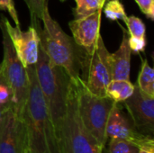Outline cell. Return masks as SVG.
Returning <instances> with one entry per match:
<instances>
[{
	"label": "cell",
	"mask_w": 154,
	"mask_h": 153,
	"mask_svg": "<svg viewBox=\"0 0 154 153\" xmlns=\"http://www.w3.org/2000/svg\"><path fill=\"white\" fill-rule=\"evenodd\" d=\"M26 72L28 93L23 120L26 133L27 153H62L38 83L35 65L27 67Z\"/></svg>",
	"instance_id": "6da1fadb"
},
{
	"label": "cell",
	"mask_w": 154,
	"mask_h": 153,
	"mask_svg": "<svg viewBox=\"0 0 154 153\" xmlns=\"http://www.w3.org/2000/svg\"><path fill=\"white\" fill-rule=\"evenodd\" d=\"M136 86L144 94L154 97V70L146 59L142 60Z\"/></svg>",
	"instance_id": "9a60e30c"
},
{
	"label": "cell",
	"mask_w": 154,
	"mask_h": 153,
	"mask_svg": "<svg viewBox=\"0 0 154 153\" xmlns=\"http://www.w3.org/2000/svg\"><path fill=\"white\" fill-rule=\"evenodd\" d=\"M31 15V25L37 29L41 24L39 20H42L45 6L48 5V0H24Z\"/></svg>",
	"instance_id": "ac0fdd59"
},
{
	"label": "cell",
	"mask_w": 154,
	"mask_h": 153,
	"mask_svg": "<svg viewBox=\"0 0 154 153\" xmlns=\"http://www.w3.org/2000/svg\"><path fill=\"white\" fill-rule=\"evenodd\" d=\"M106 133L107 138L120 139L129 142L138 148L154 145L153 138L139 133L133 123L125 115L119 103L113 106L106 123Z\"/></svg>",
	"instance_id": "8fae6325"
},
{
	"label": "cell",
	"mask_w": 154,
	"mask_h": 153,
	"mask_svg": "<svg viewBox=\"0 0 154 153\" xmlns=\"http://www.w3.org/2000/svg\"><path fill=\"white\" fill-rule=\"evenodd\" d=\"M0 153H27L23 120L17 116L13 105L5 108L0 119Z\"/></svg>",
	"instance_id": "ba28073f"
},
{
	"label": "cell",
	"mask_w": 154,
	"mask_h": 153,
	"mask_svg": "<svg viewBox=\"0 0 154 153\" xmlns=\"http://www.w3.org/2000/svg\"><path fill=\"white\" fill-rule=\"evenodd\" d=\"M109 56L101 35L91 53L84 51L80 78L85 87L97 96H106V88L112 80Z\"/></svg>",
	"instance_id": "52a82bcc"
},
{
	"label": "cell",
	"mask_w": 154,
	"mask_h": 153,
	"mask_svg": "<svg viewBox=\"0 0 154 153\" xmlns=\"http://www.w3.org/2000/svg\"><path fill=\"white\" fill-rule=\"evenodd\" d=\"M134 128L141 133L153 136L154 97L143 92L135 85L133 95L123 102Z\"/></svg>",
	"instance_id": "9c48e42d"
},
{
	"label": "cell",
	"mask_w": 154,
	"mask_h": 153,
	"mask_svg": "<svg viewBox=\"0 0 154 153\" xmlns=\"http://www.w3.org/2000/svg\"><path fill=\"white\" fill-rule=\"evenodd\" d=\"M35 70L40 88L46 102L55 133L60 142V128L67 110L68 95L71 79L62 68L50 61L40 45V42Z\"/></svg>",
	"instance_id": "3957f363"
},
{
	"label": "cell",
	"mask_w": 154,
	"mask_h": 153,
	"mask_svg": "<svg viewBox=\"0 0 154 153\" xmlns=\"http://www.w3.org/2000/svg\"><path fill=\"white\" fill-rule=\"evenodd\" d=\"M0 30L3 37V61L0 64L2 73L13 93V108L18 117L23 119L28 93V77L24 68L18 59L7 33L3 17H0Z\"/></svg>",
	"instance_id": "8992f818"
},
{
	"label": "cell",
	"mask_w": 154,
	"mask_h": 153,
	"mask_svg": "<svg viewBox=\"0 0 154 153\" xmlns=\"http://www.w3.org/2000/svg\"><path fill=\"white\" fill-rule=\"evenodd\" d=\"M128 44L132 52L139 54L141 51H144L146 48V39L145 37H128Z\"/></svg>",
	"instance_id": "7402d4cb"
},
{
	"label": "cell",
	"mask_w": 154,
	"mask_h": 153,
	"mask_svg": "<svg viewBox=\"0 0 154 153\" xmlns=\"http://www.w3.org/2000/svg\"><path fill=\"white\" fill-rule=\"evenodd\" d=\"M42 22V28L40 25L36 30L42 50L52 64L62 68L71 80L78 81L81 76L84 55L79 50L80 47L51 17L48 5L44 8Z\"/></svg>",
	"instance_id": "7a4b0ae2"
},
{
	"label": "cell",
	"mask_w": 154,
	"mask_h": 153,
	"mask_svg": "<svg viewBox=\"0 0 154 153\" xmlns=\"http://www.w3.org/2000/svg\"><path fill=\"white\" fill-rule=\"evenodd\" d=\"M138 153H154V145H148L139 148Z\"/></svg>",
	"instance_id": "d4e9b609"
},
{
	"label": "cell",
	"mask_w": 154,
	"mask_h": 153,
	"mask_svg": "<svg viewBox=\"0 0 154 153\" xmlns=\"http://www.w3.org/2000/svg\"><path fill=\"white\" fill-rule=\"evenodd\" d=\"M102 10H97L88 15L75 18L69 23L72 38L76 44L86 53H91L100 36Z\"/></svg>",
	"instance_id": "7c38bea8"
},
{
	"label": "cell",
	"mask_w": 154,
	"mask_h": 153,
	"mask_svg": "<svg viewBox=\"0 0 154 153\" xmlns=\"http://www.w3.org/2000/svg\"><path fill=\"white\" fill-rule=\"evenodd\" d=\"M78 94V108L85 128L104 147L107 141L106 128L110 111L115 105L108 96L92 94L83 84L81 78L74 81Z\"/></svg>",
	"instance_id": "5b68a950"
},
{
	"label": "cell",
	"mask_w": 154,
	"mask_h": 153,
	"mask_svg": "<svg viewBox=\"0 0 154 153\" xmlns=\"http://www.w3.org/2000/svg\"><path fill=\"white\" fill-rule=\"evenodd\" d=\"M125 23L127 26L128 33L130 36L145 37L146 27H145L143 21L141 18L136 17L134 15H130V16H127Z\"/></svg>",
	"instance_id": "ffe728a7"
},
{
	"label": "cell",
	"mask_w": 154,
	"mask_h": 153,
	"mask_svg": "<svg viewBox=\"0 0 154 153\" xmlns=\"http://www.w3.org/2000/svg\"><path fill=\"white\" fill-rule=\"evenodd\" d=\"M65 1V0H60ZM76 7L74 9L75 18L83 17L95 13L97 10H102L105 3L102 0H75Z\"/></svg>",
	"instance_id": "2e32d148"
},
{
	"label": "cell",
	"mask_w": 154,
	"mask_h": 153,
	"mask_svg": "<svg viewBox=\"0 0 154 153\" xmlns=\"http://www.w3.org/2000/svg\"><path fill=\"white\" fill-rule=\"evenodd\" d=\"M11 106V105H10ZM8 107V106H7ZM7 107H2V106H0V119H1V116H2V115H3V113H4V111L5 110V108H7Z\"/></svg>",
	"instance_id": "484cf974"
},
{
	"label": "cell",
	"mask_w": 154,
	"mask_h": 153,
	"mask_svg": "<svg viewBox=\"0 0 154 153\" xmlns=\"http://www.w3.org/2000/svg\"><path fill=\"white\" fill-rule=\"evenodd\" d=\"M7 33L11 39L14 51L24 68L35 65L39 55V34L37 30L30 25L23 32L20 26H13L8 19L2 15Z\"/></svg>",
	"instance_id": "30bf717a"
},
{
	"label": "cell",
	"mask_w": 154,
	"mask_h": 153,
	"mask_svg": "<svg viewBox=\"0 0 154 153\" xmlns=\"http://www.w3.org/2000/svg\"><path fill=\"white\" fill-rule=\"evenodd\" d=\"M13 102V93L11 87L6 82L1 68H0V106L7 107L12 105Z\"/></svg>",
	"instance_id": "44dd1931"
},
{
	"label": "cell",
	"mask_w": 154,
	"mask_h": 153,
	"mask_svg": "<svg viewBox=\"0 0 154 153\" xmlns=\"http://www.w3.org/2000/svg\"><path fill=\"white\" fill-rule=\"evenodd\" d=\"M102 11H104L106 17L112 21L122 20L125 22L127 18L125 7L119 0H108L104 5Z\"/></svg>",
	"instance_id": "e0dca14e"
},
{
	"label": "cell",
	"mask_w": 154,
	"mask_h": 153,
	"mask_svg": "<svg viewBox=\"0 0 154 153\" xmlns=\"http://www.w3.org/2000/svg\"><path fill=\"white\" fill-rule=\"evenodd\" d=\"M134 88L135 85L131 83L130 80L112 79L106 88V96L120 104L133 95Z\"/></svg>",
	"instance_id": "5bb4252c"
},
{
	"label": "cell",
	"mask_w": 154,
	"mask_h": 153,
	"mask_svg": "<svg viewBox=\"0 0 154 153\" xmlns=\"http://www.w3.org/2000/svg\"><path fill=\"white\" fill-rule=\"evenodd\" d=\"M147 18L154 19V0H134Z\"/></svg>",
	"instance_id": "cb8c5ba5"
},
{
	"label": "cell",
	"mask_w": 154,
	"mask_h": 153,
	"mask_svg": "<svg viewBox=\"0 0 154 153\" xmlns=\"http://www.w3.org/2000/svg\"><path fill=\"white\" fill-rule=\"evenodd\" d=\"M102 1H103V2H104L105 4H106V1H108V0H102Z\"/></svg>",
	"instance_id": "4316f807"
},
{
	"label": "cell",
	"mask_w": 154,
	"mask_h": 153,
	"mask_svg": "<svg viewBox=\"0 0 154 153\" xmlns=\"http://www.w3.org/2000/svg\"><path fill=\"white\" fill-rule=\"evenodd\" d=\"M0 10L7 11L9 13L12 20L15 23V25L20 26V22H19L17 12L14 7V0H0Z\"/></svg>",
	"instance_id": "603a6c76"
},
{
	"label": "cell",
	"mask_w": 154,
	"mask_h": 153,
	"mask_svg": "<svg viewBox=\"0 0 154 153\" xmlns=\"http://www.w3.org/2000/svg\"><path fill=\"white\" fill-rule=\"evenodd\" d=\"M62 153H103L104 147L85 128L78 108L77 87L70 81L67 110L64 115L60 135Z\"/></svg>",
	"instance_id": "277c9868"
},
{
	"label": "cell",
	"mask_w": 154,
	"mask_h": 153,
	"mask_svg": "<svg viewBox=\"0 0 154 153\" xmlns=\"http://www.w3.org/2000/svg\"><path fill=\"white\" fill-rule=\"evenodd\" d=\"M123 32V38L118 50L110 53V66L112 72V79L130 80L131 70V55L132 50L128 44V34L125 29L121 26Z\"/></svg>",
	"instance_id": "4fadbf2b"
},
{
	"label": "cell",
	"mask_w": 154,
	"mask_h": 153,
	"mask_svg": "<svg viewBox=\"0 0 154 153\" xmlns=\"http://www.w3.org/2000/svg\"><path fill=\"white\" fill-rule=\"evenodd\" d=\"M138 151L139 148L129 142L111 138L106 153H138Z\"/></svg>",
	"instance_id": "d6986e66"
}]
</instances>
